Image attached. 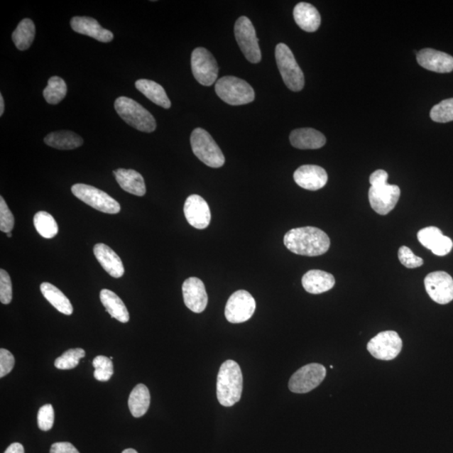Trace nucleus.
Instances as JSON below:
<instances>
[{
  "label": "nucleus",
  "mask_w": 453,
  "mask_h": 453,
  "mask_svg": "<svg viewBox=\"0 0 453 453\" xmlns=\"http://www.w3.org/2000/svg\"><path fill=\"white\" fill-rule=\"evenodd\" d=\"M256 302L248 291L240 290L231 295L225 307V317L231 323H242L251 319Z\"/></svg>",
  "instance_id": "nucleus-12"
},
{
  "label": "nucleus",
  "mask_w": 453,
  "mask_h": 453,
  "mask_svg": "<svg viewBox=\"0 0 453 453\" xmlns=\"http://www.w3.org/2000/svg\"><path fill=\"white\" fill-rule=\"evenodd\" d=\"M399 260L402 265L409 269H414L423 265V260L417 256H415L411 249L406 246H401L398 252Z\"/></svg>",
  "instance_id": "nucleus-40"
},
{
  "label": "nucleus",
  "mask_w": 453,
  "mask_h": 453,
  "mask_svg": "<svg viewBox=\"0 0 453 453\" xmlns=\"http://www.w3.org/2000/svg\"><path fill=\"white\" fill-rule=\"evenodd\" d=\"M4 453H25L24 447L21 443L15 442L12 443L9 446Z\"/></svg>",
  "instance_id": "nucleus-44"
},
{
  "label": "nucleus",
  "mask_w": 453,
  "mask_h": 453,
  "mask_svg": "<svg viewBox=\"0 0 453 453\" xmlns=\"http://www.w3.org/2000/svg\"><path fill=\"white\" fill-rule=\"evenodd\" d=\"M4 98H3V95L0 94V115L4 114Z\"/></svg>",
  "instance_id": "nucleus-45"
},
{
  "label": "nucleus",
  "mask_w": 453,
  "mask_h": 453,
  "mask_svg": "<svg viewBox=\"0 0 453 453\" xmlns=\"http://www.w3.org/2000/svg\"><path fill=\"white\" fill-rule=\"evenodd\" d=\"M234 35L244 57L251 63L261 61V52L256 29L248 17H239L235 23Z\"/></svg>",
  "instance_id": "nucleus-8"
},
{
  "label": "nucleus",
  "mask_w": 453,
  "mask_h": 453,
  "mask_svg": "<svg viewBox=\"0 0 453 453\" xmlns=\"http://www.w3.org/2000/svg\"><path fill=\"white\" fill-rule=\"evenodd\" d=\"M151 405L149 389L143 383L133 388L129 398V408L133 417L138 418L145 415Z\"/></svg>",
  "instance_id": "nucleus-29"
},
{
  "label": "nucleus",
  "mask_w": 453,
  "mask_h": 453,
  "mask_svg": "<svg viewBox=\"0 0 453 453\" xmlns=\"http://www.w3.org/2000/svg\"><path fill=\"white\" fill-rule=\"evenodd\" d=\"M433 121L447 123L453 121V99H446L434 106L430 113Z\"/></svg>",
  "instance_id": "nucleus-36"
},
{
  "label": "nucleus",
  "mask_w": 453,
  "mask_h": 453,
  "mask_svg": "<svg viewBox=\"0 0 453 453\" xmlns=\"http://www.w3.org/2000/svg\"><path fill=\"white\" fill-rule=\"evenodd\" d=\"M400 197V187L388 182L371 187L369 191V200L371 207L381 215H386L394 209Z\"/></svg>",
  "instance_id": "nucleus-13"
},
{
  "label": "nucleus",
  "mask_w": 453,
  "mask_h": 453,
  "mask_svg": "<svg viewBox=\"0 0 453 453\" xmlns=\"http://www.w3.org/2000/svg\"><path fill=\"white\" fill-rule=\"evenodd\" d=\"M388 178H389V175L386 170H377L369 178V182H371V187L378 186V185L387 183Z\"/></svg>",
  "instance_id": "nucleus-43"
},
{
  "label": "nucleus",
  "mask_w": 453,
  "mask_h": 453,
  "mask_svg": "<svg viewBox=\"0 0 453 453\" xmlns=\"http://www.w3.org/2000/svg\"><path fill=\"white\" fill-rule=\"evenodd\" d=\"M184 303L187 308L195 313H201L207 307V298L205 285L196 277H191L184 281L182 285Z\"/></svg>",
  "instance_id": "nucleus-16"
},
{
  "label": "nucleus",
  "mask_w": 453,
  "mask_h": 453,
  "mask_svg": "<svg viewBox=\"0 0 453 453\" xmlns=\"http://www.w3.org/2000/svg\"><path fill=\"white\" fill-rule=\"evenodd\" d=\"M15 226V218L9 210L6 200L0 197V230L4 233H11Z\"/></svg>",
  "instance_id": "nucleus-37"
},
{
  "label": "nucleus",
  "mask_w": 453,
  "mask_h": 453,
  "mask_svg": "<svg viewBox=\"0 0 453 453\" xmlns=\"http://www.w3.org/2000/svg\"><path fill=\"white\" fill-rule=\"evenodd\" d=\"M417 238L425 248L430 249L437 256H447L453 247L452 239L443 235L437 226H428L420 230Z\"/></svg>",
  "instance_id": "nucleus-18"
},
{
  "label": "nucleus",
  "mask_w": 453,
  "mask_h": 453,
  "mask_svg": "<svg viewBox=\"0 0 453 453\" xmlns=\"http://www.w3.org/2000/svg\"><path fill=\"white\" fill-rule=\"evenodd\" d=\"M215 91L217 95L229 105L248 104L256 98L253 87L246 81L233 76L220 78L216 83Z\"/></svg>",
  "instance_id": "nucleus-5"
},
{
  "label": "nucleus",
  "mask_w": 453,
  "mask_h": 453,
  "mask_svg": "<svg viewBox=\"0 0 453 453\" xmlns=\"http://www.w3.org/2000/svg\"><path fill=\"white\" fill-rule=\"evenodd\" d=\"M94 253L101 266L114 278H120L124 275V266L121 258L108 245L96 244Z\"/></svg>",
  "instance_id": "nucleus-21"
},
{
  "label": "nucleus",
  "mask_w": 453,
  "mask_h": 453,
  "mask_svg": "<svg viewBox=\"0 0 453 453\" xmlns=\"http://www.w3.org/2000/svg\"><path fill=\"white\" fill-rule=\"evenodd\" d=\"M191 146L194 155L206 165L219 168L224 165L225 157L223 152L205 129H194L191 135Z\"/></svg>",
  "instance_id": "nucleus-4"
},
{
  "label": "nucleus",
  "mask_w": 453,
  "mask_h": 453,
  "mask_svg": "<svg viewBox=\"0 0 453 453\" xmlns=\"http://www.w3.org/2000/svg\"><path fill=\"white\" fill-rule=\"evenodd\" d=\"M285 247L300 256H322L330 248V239L325 232L315 226H303L288 231L284 237Z\"/></svg>",
  "instance_id": "nucleus-1"
},
{
  "label": "nucleus",
  "mask_w": 453,
  "mask_h": 453,
  "mask_svg": "<svg viewBox=\"0 0 453 453\" xmlns=\"http://www.w3.org/2000/svg\"><path fill=\"white\" fill-rule=\"evenodd\" d=\"M326 368L320 364H310L298 369L289 381V389L297 394H306L312 391L326 377Z\"/></svg>",
  "instance_id": "nucleus-10"
},
{
  "label": "nucleus",
  "mask_w": 453,
  "mask_h": 453,
  "mask_svg": "<svg viewBox=\"0 0 453 453\" xmlns=\"http://www.w3.org/2000/svg\"><path fill=\"white\" fill-rule=\"evenodd\" d=\"M114 108L129 126L138 131L151 133L155 131L156 121L153 115L136 101L127 97H119L115 100Z\"/></svg>",
  "instance_id": "nucleus-3"
},
{
  "label": "nucleus",
  "mask_w": 453,
  "mask_h": 453,
  "mask_svg": "<svg viewBox=\"0 0 453 453\" xmlns=\"http://www.w3.org/2000/svg\"><path fill=\"white\" fill-rule=\"evenodd\" d=\"M402 346L403 343L396 332L386 331L373 337L367 348L373 357L383 361H391L400 354Z\"/></svg>",
  "instance_id": "nucleus-11"
},
{
  "label": "nucleus",
  "mask_w": 453,
  "mask_h": 453,
  "mask_svg": "<svg viewBox=\"0 0 453 453\" xmlns=\"http://www.w3.org/2000/svg\"><path fill=\"white\" fill-rule=\"evenodd\" d=\"M67 87L62 78L55 76L48 80V85L43 91V96L50 104H58L67 95Z\"/></svg>",
  "instance_id": "nucleus-33"
},
{
  "label": "nucleus",
  "mask_w": 453,
  "mask_h": 453,
  "mask_svg": "<svg viewBox=\"0 0 453 453\" xmlns=\"http://www.w3.org/2000/svg\"><path fill=\"white\" fill-rule=\"evenodd\" d=\"M50 453H80L70 442H55L50 447Z\"/></svg>",
  "instance_id": "nucleus-42"
},
{
  "label": "nucleus",
  "mask_w": 453,
  "mask_h": 453,
  "mask_svg": "<svg viewBox=\"0 0 453 453\" xmlns=\"http://www.w3.org/2000/svg\"><path fill=\"white\" fill-rule=\"evenodd\" d=\"M6 235H7L8 238H11L12 237V234L11 233H7Z\"/></svg>",
  "instance_id": "nucleus-47"
},
{
  "label": "nucleus",
  "mask_w": 453,
  "mask_h": 453,
  "mask_svg": "<svg viewBox=\"0 0 453 453\" xmlns=\"http://www.w3.org/2000/svg\"><path fill=\"white\" fill-rule=\"evenodd\" d=\"M243 374L239 365L234 360H226L221 365L217 381V397L222 405L231 408L241 399Z\"/></svg>",
  "instance_id": "nucleus-2"
},
{
  "label": "nucleus",
  "mask_w": 453,
  "mask_h": 453,
  "mask_svg": "<svg viewBox=\"0 0 453 453\" xmlns=\"http://www.w3.org/2000/svg\"><path fill=\"white\" fill-rule=\"evenodd\" d=\"M290 141L295 148L300 150L320 149L326 144L323 133L311 128L295 129L290 133Z\"/></svg>",
  "instance_id": "nucleus-22"
},
{
  "label": "nucleus",
  "mask_w": 453,
  "mask_h": 453,
  "mask_svg": "<svg viewBox=\"0 0 453 453\" xmlns=\"http://www.w3.org/2000/svg\"><path fill=\"white\" fill-rule=\"evenodd\" d=\"M15 364V358L9 351L4 349H0V378H4L11 373Z\"/></svg>",
  "instance_id": "nucleus-41"
},
{
  "label": "nucleus",
  "mask_w": 453,
  "mask_h": 453,
  "mask_svg": "<svg viewBox=\"0 0 453 453\" xmlns=\"http://www.w3.org/2000/svg\"><path fill=\"white\" fill-rule=\"evenodd\" d=\"M12 300V283L6 271L0 270V302L8 305Z\"/></svg>",
  "instance_id": "nucleus-39"
},
{
  "label": "nucleus",
  "mask_w": 453,
  "mask_h": 453,
  "mask_svg": "<svg viewBox=\"0 0 453 453\" xmlns=\"http://www.w3.org/2000/svg\"><path fill=\"white\" fill-rule=\"evenodd\" d=\"M114 175L120 187L129 193L138 197L146 195V187L142 175L135 170L118 169Z\"/></svg>",
  "instance_id": "nucleus-24"
},
{
  "label": "nucleus",
  "mask_w": 453,
  "mask_h": 453,
  "mask_svg": "<svg viewBox=\"0 0 453 453\" xmlns=\"http://www.w3.org/2000/svg\"><path fill=\"white\" fill-rule=\"evenodd\" d=\"M92 365L95 369L94 378L97 381L106 382L109 381L114 374V366L112 360L105 356H98L92 361Z\"/></svg>",
  "instance_id": "nucleus-35"
},
{
  "label": "nucleus",
  "mask_w": 453,
  "mask_h": 453,
  "mask_svg": "<svg viewBox=\"0 0 453 453\" xmlns=\"http://www.w3.org/2000/svg\"><path fill=\"white\" fill-rule=\"evenodd\" d=\"M85 351L82 349H69L55 359V366L58 369H72L80 364V359L85 357Z\"/></svg>",
  "instance_id": "nucleus-34"
},
{
  "label": "nucleus",
  "mask_w": 453,
  "mask_h": 453,
  "mask_svg": "<svg viewBox=\"0 0 453 453\" xmlns=\"http://www.w3.org/2000/svg\"><path fill=\"white\" fill-rule=\"evenodd\" d=\"M191 63L194 77L200 84L207 87L214 84L219 76V65L209 50L202 48L194 50Z\"/></svg>",
  "instance_id": "nucleus-9"
},
{
  "label": "nucleus",
  "mask_w": 453,
  "mask_h": 453,
  "mask_svg": "<svg viewBox=\"0 0 453 453\" xmlns=\"http://www.w3.org/2000/svg\"><path fill=\"white\" fill-rule=\"evenodd\" d=\"M73 195L86 204L104 214H119L121 207L119 203L109 194L89 185L75 184L72 187Z\"/></svg>",
  "instance_id": "nucleus-7"
},
{
  "label": "nucleus",
  "mask_w": 453,
  "mask_h": 453,
  "mask_svg": "<svg viewBox=\"0 0 453 453\" xmlns=\"http://www.w3.org/2000/svg\"><path fill=\"white\" fill-rule=\"evenodd\" d=\"M293 16L298 26L305 31L315 32L320 27V13L311 4H298L294 9Z\"/></svg>",
  "instance_id": "nucleus-25"
},
{
  "label": "nucleus",
  "mask_w": 453,
  "mask_h": 453,
  "mask_svg": "<svg viewBox=\"0 0 453 453\" xmlns=\"http://www.w3.org/2000/svg\"><path fill=\"white\" fill-rule=\"evenodd\" d=\"M136 87L148 99L160 107L169 109L172 106L163 87L158 83L152 80H140L136 81Z\"/></svg>",
  "instance_id": "nucleus-27"
},
{
  "label": "nucleus",
  "mask_w": 453,
  "mask_h": 453,
  "mask_svg": "<svg viewBox=\"0 0 453 453\" xmlns=\"http://www.w3.org/2000/svg\"><path fill=\"white\" fill-rule=\"evenodd\" d=\"M417 62L427 70L448 73L453 71V58L445 53L434 49H423L417 54Z\"/></svg>",
  "instance_id": "nucleus-19"
},
{
  "label": "nucleus",
  "mask_w": 453,
  "mask_h": 453,
  "mask_svg": "<svg viewBox=\"0 0 453 453\" xmlns=\"http://www.w3.org/2000/svg\"><path fill=\"white\" fill-rule=\"evenodd\" d=\"M275 59L286 87L293 92L302 91L305 84L304 74L288 45L284 43L276 45Z\"/></svg>",
  "instance_id": "nucleus-6"
},
{
  "label": "nucleus",
  "mask_w": 453,
  "mask_h": 453,
  "mask_svg": "<svg viewBox=\"0 0 453 453\" xmlns=\"http://www.w3.org/2000/svg\"><path fill=\"white\" fill-rule=\"evenodd\" d=\"M71 26L77 33L90 36L100 43H108L114 39L112 32L104 29L95 18L91 17H73Z\"/></svg>",
  "instance_id": "nucleus-20"
},
{
  "label": "nucleus",
  "mask_w": 453,
  "mask_h": 453,
  "mask_svg": "<svg viewBox=\"0 0 453 453\" xmlns=\"http://www.w3.org/2000/svg\"><path fill=\"white\" fill-rule=\"evenodd\" d=\"M34 225L37 232L45 239H53L58 234V225L49 212L40 211L34 217Z\"/></svg>",
  "instance_id": "nucleus-32"
},
{
  "label": "nucleus",
  "mask_w": 453,
  "mask_h": 453,
  "mask_svg": "<svg viewBox=\"0 0 453 453\" xmlns=\"http://www.w3.org/2000/svg\"><path fill=\"white\" fill-rule=\"evenodd\" d=\"M294 180L299 187L306 190L317 191L326 186L328 177L326 170L321 166L305 165L295 170Z\"/></svg>",
  "instance_id": "nucleus-17"
},
{
  "label": "nucleus",
  "mask_w": 453,
  "mask_h": 453,
  "mask_svg": "<svg viewBox=\"0 0 453 453\" xmlns=\"http://www.w3.org/2000/svg\"><path fill=\"white\" fill-rule=\"evenodd\" d=\"M302 285L310 294H322L334 288V276L329 273L312 270L309 271L302 277Z\"/></svg>",
  "instance_id": "nucleus-23"
},
{
  "label": "nucleus",
  "mask_w": 453,
  "mask_h": 453,
  "mask_svg": "<svg viewBox=\"0 0 453 453\" xmlns=\"http://www.w3.org/2000/svg\"><path fill=\"white\" fill-rule=\"evenodd\" d=\"M425 288L434 302L446 305L453 300V279L444 271L430 273L424 280Z\"/></svg>",
  "instance_id": "nucleus-14"
},
{
  "label": "nucleus",
  "mask_w": 453,
  "mask_h": 453,
  "mask_svg": "<svg viewBox=\"0 0 453 453\" xmlns=\"http://www.w3.org/2000/svg\"><path fill=\"white\" fill-rule=\"evenodd\" d=\"M48 146L58 150H73L83 144L82 138L72 131H57L49 133L44 138Z\"/></svg>",
  "instance_id": "nucleus-30"
},
{
  "label": "nucleus",
  "mask_w": 453,
  "mask_h": 453,
  "mask_svg": "<svg viewBox=\"0 0 453 453\" xmlns=\"http://www.w3.org/2000/svg\"><path fill=\"white\" fill-rule=\"evenodd\" d=\"M122 453H138V452L135 449H132V448H128V449L123 451Z\"/></svg>",
  "instance_id": "nucleus-46"
},
{
  "label": "nucleus",
  "mask_w": 453,
  "mask_h": 453,
  "mask_svg": "<svg viewBox=\"0 0 453 453\" xmlns=\"http://www.w3.org/2000/svg\"><path fill=\"white\" fill-rule=\"evenodd\" d=\"M55 413L53 406L48 404L40 408L38 415H37V422L41 431L48 432L52 429L54 424Z\"/></svg>",
  "instance_id": "nucleus-38"
},
{
  "label": "nucleus",
  "mask_w": 453,
  "mask_h": 453,
  "mask_svg": "<svg viewBox=\"0 0 453 453\" xmlns=\"http://www.w3.org/2000/svg\"><path fill=\"white\" fill-rule=\"evenodd\" d=\"M184 214L188 224L197 229H204L211 222V211L207 202L200 195L189 196L184 205Z\"/></svg>",
  "instance_id": "nucleus-15"
},
{
  "label": "nucleus",
  "mask_w": 453,
  "mask_h": 453,
  "mask_svg": "<svg viewBox=\"0 0 453 453\" xmlns=\"http://www.w3.org/2000/svg\"><path fill=\"white\" fill-rule=\"evenodd\" d=\"M41 293L53 306L64 315L70 316L73 312L72 305L69 299L57 286L44 282L40 285Z\"/></svg>",
  "instance_id": "nucleus-28"
},
{
  "label": "nucleus",
  "mask_w": 453,
  "mask_h": 453,
  "mask_svg": "<svg viewBox=\"0 0 453 453\" xmlns=\"http://www.w3.org/2000/svg\"><path fill=\"white\" fill-rule=\"evenodd\" d=\"M36 26L31 18H24L20 22L12 34V40L20 50L30 48L35 39Z\"/></svg>",
  "instance_id": "nucleus-31"
},
{
  "label": "nucleus",
  "mask_w": 453,
  "mask_h": 453,
  "mask_svg": "<svg viewBox=\"0 0 453 453\" xmlns=\"http://www.w3.org/2000/svg\"><path fill=\"white\" fill-rule=\"evenodd\" d=\"M100 300L106 312L120 322L126 323L129 320V313L123 300L118 295L108 289L100 291Z\"/></svg>",
  "instance_id": "nucleus-26"
}]
</instances>
